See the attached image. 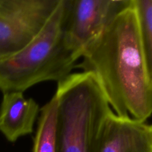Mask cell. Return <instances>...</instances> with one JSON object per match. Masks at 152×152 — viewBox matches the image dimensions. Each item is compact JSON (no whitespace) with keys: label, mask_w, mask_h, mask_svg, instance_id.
<instances>
[{"label":"cell","mask_w":152,"mask_h":152,"mask_svg":"<svg viewBox=\"0 0 152 152\" xmlns=\"http://www.w3.org/2000/svg\"><path fill=\"white\" fill-rule=\"evenodd\" d=\"M96 152H152V125L111 111L101 126Z\"/></svg>","instance_id":"cell-6"},{"label":"cell","mask_w":152,"mask_h":152,"mask_svg":"<svg viewBox=\"0 0 152 152\" xmlns=\"http://www.w3.org/2000/svg\"><path fill=\"white\" fill-rule=\"evenodd\" d=\"M56 151L96 152L101 126L111 110L92 74H71L58 83Z\"/></svg>","instance_id":"cell-3"},{"label":"cell","mask_w":152,"mask_h":152,"mask_svg":"<svg viewBox=\"0 0 152 152\" xmlns=\"http://www.w3.org/2000/svg\"><path fill=\"white\" fill-rule=\"evenodd\" d=\"M132 0H63L65 41L81 58L88 45Z\"/></svg>","instance_id":"cell-5"},{"label":"cell","mask_w":152,"mask_h":152,"mask_svg":"<svg viewBox=\"0 0 152 152\" xmlns=\"http://www.w3.org/2000/svg\"><path fill=\"white\" fill-rule=\"evenodd\" d=\"M64 1L59 2L42 31L23 48L0 58V91L23 93L45 81L59 83L71 74L80 56L65 41Z\"/></svg>","instance_id":"cell-2"},{"label":"cell","mask_w":152,"mask_h":152,"mask_svg":"<svg viewBox=\"0 0 152 152\" xmlns=\"http://www.w3.org/2000/svg\"><path fill=\"white\" fill-rule=\"evenodd\" d=\"M40 108L32 98H25L22 92L3 93L0 106V132L10 142L34 132Z\"/></svg>","instance_id":"cell-7"},{"label":"cell","mask_w":152,"mask_h":152,"mask_svg":"<svg viewBox=\"0 0 152 152\" xmlns=\"http://www.w3.org/2000/svg\"><path fill=\"white\" fill-rule=\"evenodd\" d=\"M59 0H0V58L23 48L42 31Z\"/></svg>","instance_id":"cell-4"},{"label":"cell","mask_w":152,"mask_h":152,"mask_svg":"<svg viewBox=\"0 0 152 152\" xmlns=\"http://www.w3.org/2000/svg\"><path fill=\"white\" fill-rule=\"evenodd\" d=\"M58 99L53 95L48 103L40 108L32 152L56 151Z\"/></svg>","instance_id":"cell-8"},{"label":"cell","mask_w":152,"mask_h":152,"mask_svg":"<svg viewBox=\"0 0 152 152\" xmlns=\"http://www.w3.org/2000/svg\"><path fill=\"white\" fill-rule=\"evenodd\" d=\"M141 45L152 77V0H134Z\"/></svg>","instance_id":"cell-9"},{"label":"cell","mask_w":152,"mask_h":152,"mask_svg":"<svg viewBox=\"0 0 152 152\" xmlns=\"http://www.w3.org/2000/svg\"><path fill=\"white\" fill-rule=\"evenodd\" d=\"M76 65L92 74L114 114L142 122L152 115V77L134 0L86 48Z\"/></svg>","instance_id":"cell-1"}]
</instances>
